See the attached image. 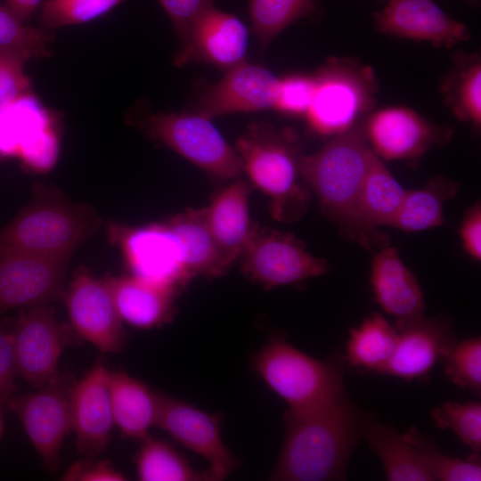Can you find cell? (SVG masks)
<instances>
[{"label": "cell", "instance_id": "38", "mask_svg": "<svg viewBox=\"0 0 481 481\" xmlns=\"http://www.w3.org/2000/svg\"><path fill=\"white\" fill-rule=\"evenodd\" d=\"M53 30L27 25L0 3V47L14 46L29 51L33 58L51 54Z\"/></svg>", "mask_w": 481, "mask_h": 481}, {"label": "cell", "instance_id": "9", "mask_svg": "<svg viewBox=\"0 0 481 481\" xmlns=\"http://www.w3.org/2000/svg\"><path fill=\"white\" fill-rule=\"evenodd\" d=\"M73 379L66 375L38 390L15 395L8 412L21 422L42 465L54 472L60 467L63 441L71 430L70 390Z\"/></svg>", "mask_w": 481, "mask_h": 481}, {"label": "cell", "instance_id": "3", "mask_svg": "<svg viewBox=\"0 0 481 481\" xmlns=\"http://www.w3.org/2000/svg\"><path fill=\"white\" fill-rule=\"evenodd\" d=\"M101 224L90 206L73 202L54 186L36 184L29 202L0 229V249L69 261Z\"/></svg>", "mask_w": 481, "mask_h": 481}, {"label": "cell", "instance_id": "47", "mask_svg": "<svg viewBox=\"0 0 481 481\" xmlns=\"http://www.w3.org/2000/svg\"><path fill=\"white\" fill-rule=\"evenodd\" d=\"M470 4H477L479 0H468Z\"/></svg>", "mask_w": 481, "mask_h": 481}, {"label": "cell", "instance_id": "30", "mask_svg": "<svg viewBox=\"0 0 481 481\" xmlns=\"http://www.w3.org/2000/svg\"><path fill=\"white\" fill-rule=\"evenodd\" d=\"M397 336V330L374 313L350 330L345 362L353 368L381 374L394 354Z\"/></svg>", "mask_w": 481, "mask_h": 481}, {"label": "cell", "instance_id": "21", "mask_svg": "<svg viewBox=\"0 0 481 481\" xmlns=\"http://www.w3.org/2000/svg\"><path fill=\"white\" fill-rule=\"evenodd\" d=\"M397 332L394 354L381 374L406 381L429 373L456 341L452 322L444 316H423Z\"/></svg>", "mask_w": 481, "mask_h": 481}, {"label": "cell", "instance_id": "42", "mask_svg": "<svg viewBox=\"0 0 481 481\" xmlns=\"http://www.w3.org/2000/svg\"><path fill=\"white\" fill-rule=\"evenodd\" d=\"M18 376L9 322L0 317V407L8 412Z\"/></svg>", "mask_w": 481, "mask_h": 481}, {"label": "cell", "instance_id": "20", "mask_svg": "<svg viewBox=\"0 0 481 481\" xmlns=\"http://www.w3.org/2000/svg\"><path fill=\"white\" fill-rule=\"evenodd\" d=\"M373 19L379 33L429 42L436 47L449 48L470 37L467 26L433 0H388Z\"/></svg>", "mask_w": 481, "mask_h": 481}, {"label": "cell", "instance_id": "17", "mask_svg": "<svg viewBox=\"0 0 481 481\" xmlns=\"http://www.w3.org/2000/svg\"><path fill=\"white\" fill-rule=\"evenodd\" d=\"M278 85L279 77L272 71L245 61L204 89L192 112L212 119L230 113L273 109Z\"/></svg>", "mask_w": 481, "mask_h": 481}, {"label": "cell", "instance_id": "29", "mask_svg": "<svg viewBox=\"0 0 481 481\" xmlns=\"http://www.w3.org/2000/svg\"><path fill=\"white\" fill-rule=\"evenodd\" d=\"M452 66L442 77L440 92L456 118L481 125V58L464 52L453 55Z\"/></svg>", "mask_w": 481, "mask_h": 481}, {"label": "cell", "instance_id": "43", "mask_svg": "<svg viewBox=\"0 0 481 481\" xmlns=\"http://www.w3.org/2000/svg\"><path fill=\"white\" fill-rule=\"evenodd\" d=\"M126 477L104 460L87 458L71 464L62 476L67 481H124Z\"/></svg>", "mask_w": 481, "mask_h": 481}, {"label": "cell", "instance_id": "32", "mask_svg": "<svg viewBox=\"0 0 481 481\" xmlns=\"http://www.w3.org/2000/svg\"><path fill=\"white\" fill-rule=\"evenodd\" d=\"M250 27L261 53L286 28L304 18L318 17L317 0H248Z\"/></svg>", "mask_w": 481, "mask_h": 481}, {"label": "cell", "instance_id": "27", "mask_svg": "<svg viewBox=\"0 0 481 481\" xmlns=\"http://www.w3.org/2000/svg\"><path fill=\"white\" fill-rule=\"evenodd\" d=\"M406 191L373 151L359 198V216L365 230L383 243L377 227L391 226Z\"/></svg>", "mask_w": 481, "mask_h": 481}, {"label": "cell", "instance_id": "46", "mask_svg": "<svg viewBox=\"0 0 481 481\" xmlns=\"http://www.w3.org/2000/svg\"><path fill=\"white\" fill-rule=\"evenodd\" d=\"M3 412H4V411L0 407V438H1V436L3 435V431H4Z\"/></svg>", "mask_w": 481, "mask_h": 481}, {"label": "cell", "instance_id": "41", "mask_svg": "<svg viewBox=\"0 0 481 481\" xmlns=\"http://www.w3.org/2000/svg\"><path fill=\"white\" fill-rule=\"evenodd\" d=\"M172 22L181 46L201 15L216 0H158Z\"/></svg>", "mask_w": 481, "mask_h": 481}, {"label": "cell", "instance_id": "22", "mask_svg": "<svg viewBox=\"0 0 481 481\" xmlns=\"http://www.w3.org/2000/svg\"><path fill=\"white\" fill-rule=\"evenodd\" d=\"M371 285L376 302L395 317L397 330L424 316L420 284L394 248L385 247L375 256Z\"/></svg>", "mask_w": 481, "mask_h": 481}, {"label": "cell", "instance_id": "45", "mask_svg": "<svg viewBox=\"0 0 481 481\" xmlns=\"http://www.w3.org/2000/svg\"><path fill=\"white\" fill-rule=\"evenodd\" d=\"M43 2V0H5L4 4L17 18L25 22Z\"/></svg>", "mask_w": 481, "mask_h": 481}, {"label": "cell", "instance_id": "34", "mask_svg": "<svg viewBox=\"0 0 481 481\" xmlns=\"http://www.w3.org/2000/svg\"><path fill=\"white\" fill-rule=\"evenodd\" d=\"M421 464L436 481H480V457L470 455L461 460L442 452L434 440L412 427L403 434Z\"/></svg>", "mask_w": 481, "mask_h": 481}, {"label": "cell", "instance_id": "2", "mask_svg": "<svg viewBox=\"0 0 481 481\" xmlns=\"http://www.w3.org/2000/svg\"><path fill=\"white\" fill-rule=\"evenodd\" d=\"M366 118L332 136L314 153L302 155L299 175L314 191L322 212L340 231L370 247L378 242L363 227L358 209L372 153L365 131Z\"/></svg>", "mask_w": 481, "mask_h": 481}, {"label": "cell", "instance_id": "28", "mask_svg": "<svg viewBox=\"0 0 481 481\" xmlns=\"http://www.w3.org/2000/svg\"><path fill=\"white\" fill-rule=\"evenodd\" d=\"M362 439L380 460L387 480L434 481L403 434L382 424L371 412L366 413Z\"/></svg>", "mask_w": 481, "mask_h": 481}, {"label": "cell", "instance_id": "36", "mask_svg": "<svg viewBox=\"0 0 481 481\" xmlns=\"http://www.w3.org/2000/svg\"><path fill=\"white\" fill-rule=\"evenodd\" d=\"M125 0H45L40 8V28L53 30L57 28L78 25L94 20Z\"/></svg>", "mask_w": 481, "mask_h": 481}, {"label": "cell", "instance_id": "1", "mask_svg": "<svg viewBox=\"0 0 481 481\" xmlns=\"http://www.w3.org/2000/svg\"><path fill=\"white\" fill-rule=\"evenodd\" d=\"M366 413L346 387L315 410L302 414L285 412L283 442L270 479L346 480Z\"/></svg>", "mask_w": 481, "mask_h": 481}, {"label": "cell", "instance_id": "23", "mask_svg": "<svg viewBox=\"0 0 481 481\" xmlns=\"http://www.w3.org/2000/svg\"><path fill=\"white\" fill-rule=\"evenodd\" d=\"M250 183L243 180L220 190L205 208L210 232L230 266L240 258L258 226L251 221Z\"/></svg>", "mask_w": 481, "mask_h": 481}, {"label": "cell", "instance_id": "5", "mask_svg": "<svg viewBox=\"0 0 481 481\" xmlns=\"http://www.w3.org/2000/svg\"><path fill=\"white\" fill-rule=\"evenodd\" d=\"M345 359H315L289 344L283 337L271 336L255 354L253 370L264 383L288 405L286 412L302 414L331 399L344 384Z\"/></svg>", "mask_w": 481, "mask_h": 481}, {"label": "cell", "instance_id": "10", "mask_svg": "<svg viewBox=\"0 0 481 481\" xmlns=\"http://www.w3.org/2000/svg\"><path fill=\"white\" fill-rule=\"evenodd\" d=\"M241 271L265 289L324 274L326 260L309 253L292 234L257 227L241 253Z\"/></svg>", "mask_w": 481, "mask_h": 481}, {"label": "cell", "instance_id": "4", "mask_svg": "<svg viewBox=\"0 0 481 481\" xmlns=\"http://www.w3.org/2000/svg\"><path fill=\"white\" fill-rule=\"evenodd\" d=\"M234 149L252 185L270 198L275 220L289 222L304 213L309 196L298 183L302 154L296 133L253 122L237 138Z\"/></svg>", "mask_w": 481, "mask_h": 481}, {"label": "cell", "instance_id": "44", "mask_svg": "<svg viewBox=\"0 0 481 481\" xmlns=\"http://www.w3.org/2000/svg\"><path fill=\"white\" fill-rule=\"evenodd\" d=\"M463 249L474 259L481 257V209L475 205L465 216L461 227Z\"/></svg>", "mask_w": 481, "mask_h": 481}, {"label": "cell", "instance_id": "24", "mask_svg": "<svg viewBox=\"0 0 481 481\" xmlns=\"http://www.w3.org/2000/svg\"><path fill=\"white\" fill-rule=\"evenodd\" d=\"M106 279L123 322L136 329L151 330L172 320L177 291L132 274Z\"/></svg>", "mask_w": 481, "mask_h": 481}, {"label": "cell", "instance_id": "25", "mask_svg": "<svg viewBox=\"0 0 481 481\" xmlns=\"http://www.w3.org/2000/svg\"><path fill=\"white\" fill-rule=\"evenodd\" d=\"M111 407L121 435L142 441L156 427L160 394L125 371H110Z\"/></svg>", "mask_w": 481, "mask_h": 481}, {"label": "cell", "instance_id": "39", "mask_svg": "<svg viewBox=\"0 0 481 481\" xmlns=\"http://www.w3.org/2000/svg\"><path fill=\"white\" fill-rule=\"evenodd\" d=\"M33 58L26 49L0 47V109L30 94V80L25 64Z\"/></svg>", "mask_w": 481, "mask_h": 481}, {"label": "cell", "instance_id": "19", "mask_svg": "<svg viewBox=\"0 0 481 481\" xmlns=\"http://www.w3.org/2000/svg\"><path fill=\"white\" fill-rule=\"evenodd\" d=\"M248 38V29L236 15L214 5L197 20L174 63L204 62L226 71L245 61Z\"/></svg>", "mask_w": 481, "mask_h": 481}, {"label": "cell", "instance_id": "31", "mask_svg": "<svg viewBox=\"0 0 481 481\" xmlns=\"http://www.w3.org/2000/svg\"><path fill=\"white\" fill-rule=\"evenodd\" d=\"M457 187L449 178L436 176L424 188L406 191L391 226L408 232L440 226L444 220V204L455 195Z\"/></svg>", "mask_w": 481, "mask_h": 481}, {"label": "cell", "instance_id": "26", "mask_svg": "<svg viewBox=\"0 0 481 481\" xmlns=\"http://www.w3.org/2000/svg\"><path fill=\"white\" fill-rule=\"evenodd\" d=\"M167 224L179 240L183 264L192 278L221 277L231 268L210 232L205 208H189Z\"/></svg>", "mask_w": 481, "mask_h": 481}, {"label": "cell", "instance_id": "11", "mask_svg": "<svg viewBox=\"0 0 481 481\" xmlns=\"http://www.w3.org/2000/svg\"><path fill=\"white\" fill-rule=\"evenodd\" d=\"M63 301L73 330L101 353L125 348L126 331L107 279H96L86 269H77Z\"/></svg>", "mask_w": 481, "mask_h": 481}, {"label": "cell", "instance_id": "12", "mask_svg": "<svg viewBox=\"0 0 481 481\" xmlns=\"http://www.w3.org/2000/svg\"><path fill=\"white\" fill-rule=\"evenodd\" d=\"M68 264L0 249V317L14 309L63 302Z\"/></svg>", "mask_w": 481, "mask_h": 481}, {"label": "cell", "instance_id": "6", "mask_svg": "<svg viewBox=\"0 0 481 481\" xmlns=\"http://www.w3.org/2000/svg\"><path fill=\"white\" fill-rule=\"evenodd\" d=\"M314 77V92L304 116L313 133L335 136L372 111L379 86L371 66L348 57H331Z\"/></svg>", "mask_w": 481, "mask_h": 481}, {"label": "cell", "instance_id": "15", "mask_svg": "<svg viewBox=\"0 0 481 481\" xmlns=\"http://www.w3.org/2000/svg\"><path fill=\"white\" fill-rule=\"evenodd\" d=\"M372 151L386 159H410L423 155L436 144L447 142L452 131L436 125L414 110L404 106L371 111L365 119Z\"/></svg>", "mask_w": 481, "mask_h": 481}, {"label": "cell", "instance_id": "18", "mask_svg": "<svg viewBox=\"0 0 481 481\" xmlns=\"http://www.w3.org/2000/svg\"><path fill=\"white\" fill-rule=\"evenodd\" d=\"M110 371L102 362L96 361L71 387V430L77 451L86 458H94L106 449L115 426Z\"/></svg>", "mask_w": 481, "mask_h": 481}, {"label": "cell", "instance_id": "14", "mask_svg": "<svg viewBox=\"0 0 481 481\" xmlns=\"http://www.w3.org/2000/svg\"><path fill=\"white\" fill-rule=\"evenodd\" d=\"M156 427L206 460L211 480H222L234 469L236 461L222 439L221 419L217 413L160 394Z\"/></svg>", "mask_w": 481, "mask_h": 481}, {"label": "cell", "instance_id": "35", "mask_svg": "<svg viewBox=\"0 0 481 481\" xmlns=\"http://www.w3.org/2000/svg\"><path fill=\"white\" fill-rule=\"evenodd\" d=\"M430 417L436 428L451 429L471 450V455L480 457L481 404L477 401L445 402L434 407Z\"/></svg>", "mask_w": 481, "mask_h": 481}, {"label": "cell", "instance_id": "40", "mask_svg": "<svg viewBox=\"0 0 481 481\" xmlns=\"http://www.w3.org/2000/svg\"><path fill=\"white\" fill-rule=\"evenodd\" d=\"M315 87L314 74L292 73L279 78L273 110L292 117L305 116Z\"/></svg>", "mask_w": 481, "mask_h": 481}, {"label": "cell", "instance_id": "13", "mask_svg": "<svg viewBox=\"0 0 481 481\" xmlns=\"http://www.w3.org/2000/svg\"><path fill=\"white\" fill-rule=\"evenodd\" d=\"M113 233L132 275L177 292L192 279L179 240L167 223L116 227Z\"/></svg>", "mask_w": 481, "mask_h": 481}, {"label": "cell", "instance_id": "7", "mask_svg": "<svg viewBox=\"0 0 481 481\" xmlns=\"http://www.w3.org/2000/svg\"><path fill=\"white\" fill-rule=\"evenodd\" d=\"M152 140L173 150L208 175L228 180L242 172L240 159L210 119L193 112L155 113L140 122Z\"/></svg>", "mask_w": 481, "mask_h": 481}, {"label": "cell", "instance_id": "8", "mask_svg": "<svg viewBox=\"0 0 481 481\" xmlns=\"http://www.w3.org/2000/svg\"><path fill=\"white\" fill-rule=\"evenodd\" d=\"M8 322L18 376L37 388L56 380L60 358L73 336L52 304L20 309Z\"/></svg>", "mask_w": 481, "mask_h": 481}, {"label": "cell", "instance_id": "37", "mask_svg": "<svg viewBox=\"0 0 481 481\" xmlns=\"http://www.w3.org/2000/svg\"><path fill=\"white\" fill-rule=\"evenodd\" d=\"M448 379L461 388L480 395L481 339L480 337L455 341L443 357Z\"/></svg>", "mask_w": 481, "mask_h": 481}, {"label": "cell", "instance_id": "33", "mask_svg": "<svg viewBox=\"0 0 481 481\" xmlns=\"http://www.w3.org/2000/svg\"><path fill=\"white\" fill-rule=\"evenodd\" d=\"M135 455L137 477L141 481L211 480L208 470L194 469L167 442L148 436Z\"/></svg>", "mask_w": 481, "mask_h": 481}, {"label": "cell", "instance_id": "16", "mask_svg": "<svg viewBox=\"0 0 481 481\" xmlns=\"http://www.w3.org/2000/svg\"><path fill=\"white\" fill-rule=\"evenodd\" d=\"M30 94L0 109V158L44 166L59 154L55 118Z\"/></svg>", "mask_w": 481, "mask_h": 481}]
</instances>
